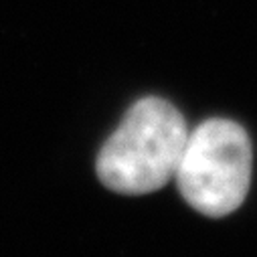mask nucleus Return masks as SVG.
I'll list each match as a JSON object with an SVG mask.
<instances>
[{"label":"nucleus","instance_id":"2","mask_svg":"<svg viewBox=\"0 0 257 257\" xmlns=\"http://www.w3.org/2000/svg\"><path fill=\"white\" fill-rule=\"evenodd\" d=\"M253 168V148L243 127L225 117H213L188 132L176 182L184 201L207 217H225L247 197Z\"/></svg>","mask_w":257,"mask_h":257},{"label":"nucleus","instance_id":"1","mask_svg":"<svg viewBox=\"0 0 257 257\" xmlns=\"http://www.w3.org/2000/svg\"><path fill=\"white\" fill-rule=\"evenodd\" d=\"M186 138V121L170 101L142 97L101 146L97 176L119 195L154 192L176 174Z\"/></svg>","mask_w":257,"mask_h":257}]
</instances>
